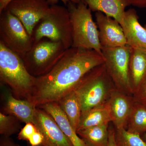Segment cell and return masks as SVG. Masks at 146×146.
Segmentation results:
<instances>
[{"label":"cell","instance_id":"cell-7","mask_svg":"<svg viewBox=\"0 0 146 146\" xmlns=\"http://www.w3.org/2000/svg\"><path fill=\"white\" fill-rule=\"evenodd\" d=\"M131 48L126 45L116 48H102V54L107 72L116 89L132 96L129 78V64Z\"/></svg>","mask_w":146,"mask_h":146},{"label":"cell","instance_id":"cell-12","mask_svg":"<svg viewBox=\"0 0 146 146\" xmlns=\"http://www.w3.org/2000/svg\"><path fill=\"white\" fill-rule=\"evenodd\" d=\"M95 18L102 48L126 46V40L122 27L117 21L101 12H96Z\"/></svg>","mask_w":146,"mask_h":146},{"label":"cell","instance_id":"cell-28","mask_svg":"<svg viewBox=\"0 0 146 146\" xmlns=\"http://www.w3.org/2000/svg\"><path fill=\"white\" fill-rule=\"evenodd\" d=\"M129 5L140 8H146V0H126Z\"/></svg>","mask_w":146,"mask_h":146},{"label":"cell","instance_id":"cell-3","mask_svg":"<svg viewBox=\"0 0 146 146\" xmlns=\"http://www.w3.org/2000/svg\"><path fill=\"white\" fill-rule=\"evenodd\" d=\"M115 89L104 64L91 70L74 90L81 104L82 115L94 108L105 104Z\"/></svg>","mask_w":146,"mask_h":146},{"label":"cell","instance_id":"cell-19","mask_svg":"<svg viewBox=\"0 0 146 146\" xmlns=\"http://www.w3.org/2000/svg\"><path fill=\"white\" fill-rule=\"evenodd\" d=\"M75 130L78 129L82 115L81 104L74 91L57 102Z\"/></svg>","mask_w":146,"mask_h":146},{"label":"cell","instance_id":"cell-21","mask_svg":"<svg viewBox=\"0 0 146 146\" xmlns=\"http://www.w3.org/2000/svg\"><path fill=\"white\" fill-rule=\"evenodd\" d=\"M126 129L141 135L146 133V109L145 107L134 102Z\"/></svg>","mask_w":146,"mask_h":146},{"label":"cell","instance_id":"cell-27","mask_svg":"<svg viewBox=\"0 0 146 146\" xmlns=\"http://www.w3.org/2000/svg\"><path fill=\"white\" fill-rule=\"evenodd\" d=\"M0 146H20L10 137L1 136L0 138Z\"/></svg>","mask_w":146,"mask_h":146},{"label":"cell","instance_id":"cell-8","mask_svg":"<svg viewBox=\"0 0 146 146\" xmlns=\"http://www.w3.org/2000/svg\"><path fill=\"white\" fill-rule=\"evenodd\" d=\"M0 42L21 57L34 44L21 21L6 10L0 13Z\"/></svg>","mask_w":146,"mask_h":146},{"label":"cell","instance_id":"cell-33","mask_svg":"<svg viewBox=\"0 0 146 146\" xmlns=\"http://www.w3.org/2000/svg\"><path fill=\"white\" fill-rule=\"evenodd\" d=\"M143 139L146 141V133H144L143 134Z\"/></svg>","mask_w":146,"mask_h":146},{"label":"cell","instance_id":"cell-18","mask_svg":"<svg viewBox=\"0 0 146 146\" xmlns=\"http://www.w3.org/2000/svg\"><path fill=\"white\" fill-rule=\"evenodd\" d=\"M111 122L109 107L107 104L94 108L82 115L80 123L77 131L92 127L109 124Z\"/></svg>","mask_w":146,"mask_h":146},{"label":"cell","instance_id":"cell-11","mask_svg":"<svg viewBox=\"0 0 146 146\" xmlns=\"http://www.w3.org/2000/svg\"><path fill=\"white\" fill-rule=\"evenodd\" d=\"M1 98L2 101L1 112L13 115L21 122L34 124L36 107L27 100L18 99L10 89L1 84Z\"/></svg>","mask_w":146,"mask_h":146},{"label":"cell","instance_id":"cell-26","mask_svg":"<svg viewBox=\"0 0 146 146\" xmlns=\"http://www.w3.org/2000/svg\"><path fill=\"white\" fill-rule=\"evenodd\" d=\"M44 141V136L38 129L28 142L31 146H39L42 145Z\"/></svg>","mask_w":146,"mask_h":146},{"label":"cell","instance_id":"cell-30","mask_svg":"<svg viewBox=\"0 0 146 146\" xmlns=\"http://www.w3.org/2000/svg\"><path fill=\"white\" fill-rule=\"evenodd\" d=\"M12 0H0V13L4 10L9 3Z\"/></svg>","mask_w":146,"mask_h":146},{"label":"cell","instance_id":"cell-10","mask_svg":"<svg viewBox=\"0 0 146 146\" xmlns=\"http://www.w3.org/2000/svg\"><path fill=\"white\" fill-rule=\"evenodd\" d=\"M34 124L44 137L42 146H74L52 117L36 107Z\"/></svg>","mask_w":146,"mask_h":146},{"label":"cell","instance_id":"cell-17","mask_svg":"<svg viewBox=\"0 0 146 146\" xmlns=\"http://www.w3.org/2000/svg\"><path fill=\"white\" fill-rule=\"evenodd\" d=\"M94 12H102L117 21L121 25L124 19L125 9L129 6L126 0H83Z\"/></svg>","mask_w":146,"mask_h":146},{"label":"cell","instance_id":"cell-1","mask_svg":"<svg viewBox=\"0 0 146 146\" xmlns=\"http://www.w3.org/2000/svg\"><path fill=\"white\" fill-rule=\"evenodd\" d=\"M104 63L102 55L94 50L71 47L50 72L36 78L30 102L36 107L59 102L74 90L87 73Z\"/></svg>","mask_w":146,"mask_h":146},{"label":"cell","instance_id":"cell-25","mask_svg":"<svg viewBox=\"0 0 146 146\" xmlns=\"http://www.w3.org/2000/svg\"><path fill=\"white\" fill-rule=\"evenodd\" d=\"M133 101L146 109V81L132 95Z\"/></svg>","mask_w":146,"mask_h":146},{"label":"cell","instance_id":"cell-4","mask_svg":"<svg viewBox=\"0 0 146 146\" xmlns=\"http://www.w3.org/2000/svg\"><path fill=\"white\" fill-rule=\"evenodd\" d=\"M31 36L34 43L47 38L61 43L66 49L72 47V24L68 8L57 4L50 6L35 25Z\"/></svg>","mask_w":146,"mask_h":146},{"label":"cell","instance_id":"cell-9","mask_svg":"<svg viewBox=\"0 0 146 146\" xmlns=\"http://www.w3.org/2000/svg\"><path fill=\"white\" fill-rule=\"evenodd\" d=\"M50 7L47 0H12L5 10L16 16L31 36L35 25Z\"/></svg>","mask_w":146,"mask_h":146},{"label":"cell","instance_id":"cell-2","mask_svg":"<svg viewBox=\"0 0 146 146\" xmlns=\"http://www.w3.org/2000/svg\"><path fill=\"white\" fill-rule=\"evenodd\" d=\"M36 78L27 70L21 56L0 42V80L18 99L30 101Z\"/></svg>","mask_w":146,"mask_h":146},{"label":"cell","instance_id":"cell-14","mask_svg":"<svg viewBox=\"0 0 146 146\" xmlns=\"http://www.w3.org/2000/svg\"><path fill=\"white\" fill-rule=\"evenodd\" d=\"M122 27L127 45L133 48L146 50V29L139 21L136 10L131 8L126 11Z\"/></svg>","mask_w":146,"mask_h":146},{"label":"cell","instance_id":"cell-23","mask_svg":"<svg viewBox=\"0 0 146 146\" xmlns=\"http://www.w3.org/2000/svg\"><path fill=\"white\" fill-rule=\"evenodd\" d=\"M21 122L13 115L0 112V134L1 136L10 137L20 131Z\"/></svg>","mask_w":146,"mask_h":146},{"label":"cell","instance_id":"cell-15","mask_svg":"<svg viewBox=\"0 0 146 146\" xmlns=\"http://www.w3.org/2000/svg\"><path fill=\"white\" fill-rule=\"evenodd\" d=\"M37 107L50 115L74 146H89L80 138L57 102L47 103Z\"/></svg>","mask_w":146,"mask_h":146},{"label":"cell","instance_id":"cell-5","mask_svg":"<svg viewBox=\"0 0 146 146\" xmlns=\"http://www.w3.org/2000/svg\"><path fill=\"white\" fill-rule=\"evenodd\" d=\"M67 6L72 24V47L94 50L102 55L98 29L91 9L83 0L78 4L70 1Z\"/></svg>","mask_w":146,"mask_h":146},{"label":"cell","instance_id":"cell-20","mask_svg":"<svg viewBox=\"0 0 146 146\" xmlns=\"http://www.w3.org/2000/svg\"><path fill=\"white\" fill-rule=\"evenodd\" d=\"M77 133L89 146H108L109 138V124L87 128Z\"/></svg>","mask_w":146,"mask_h":146},{"label":"cell","instance_id":"cell-6","mask_svg":"<svg viewBox=\"0 0 146 146\" xmlns=\"http://www.w3.org/2000/svg\"><path fill=\"white\" fill-rule=\"evenodd\" d=\"M67 50L61 43L44 38L34 43L21 58L30 74L38 77L50 72Z\"/></svg>","mask_w":146,"mask_h":146},{"label":"cell","instance_id":"cell-34","mask_svg":"<svg viewBox=\"0 0 146 146\" xmlns=\"http://www.w3.org/2000/svg\"><path fill=\"white\" fill-rule=\"evenodd\" d=\"M145 27V28L146 29V24H145V27Z\"/></svg>","mask_w":146,"mask_h":146},{"label":"cell","instance_id":"cell-35","mask_svg":"<svg viewBox=\"0 0 146 146\" xmlns=\"http://www.w3.org/2000/svg\"></svg>","mask_w":146,"mask_h":146},{"label":"cell","instance_id":"cell-13","mask_svg":"<svg viewBox=\"0 0 146 146\" xmlns=\"http://www.w3.org/2000/svg\"><path fill=\"white\" fill-rule=\"evenodd\" d=\"M134 103L132 96L116 88L112 91L106 104L110 111L111 122L115 129H126Z\"/></svg>","mask_w":146,"mask_h":146},{"label":"cell","instance_id":"cell-29","mask_svg":"<svg viewBox=\"0 0 146 146\" xmlns=\"http://www.w3.org/2000/svg\"><path fill=\"white\" fill-rule=\"evenodd\" d=\"M108 146H116L115 141V128H109V138Z\"/></svg>","mask_w":146,"mask_h":146},{"label":"cell","instance_id":"cell-24","mask_svg":"<svg viewBox=\"0 0 146 146\" xmlns=\"http://www.w3.org/2000/svg\"><path fill=\"white\" fill-rule=\"evenodd\" d=\"M37 130L38 129L34 124L33 123H26L18 133V139L28 142Z\"/></svg>","mask_w":146,"mask_h":146},{"label":"cell","instance_id":"cell-22","mask_svg":"<svg viewBox=\"0 0 146 146\" xmlns=\"http://www.w3.org/2000/svg\"><path fill=\"white\" fill-rule=\"evenodd\" d=\"M116 146H146V141L141 135L129 132L124 128H115Z\"/></svg>","mask_w":146,"mask_h":146},{"label":"cell","instance_id":"cell-32","mask_svg":"<svg viewBox=\"0 0 146 146\" xmlns=\"http://www.w3.org/2000/svg\"><path fill=\"white\" fill-rule=\"evenodd\" d=\"M82 0H70V1L75 4H78V3L80 2Z\"/></svg>","mask_w":146,"mask_h":146},{"label":"cell","instance_id":"cell-31","mask_svg":"<svg viewBox=\"0 0 146 146\" xmlns=\"http://www.w3.org/2000/svg\"><path fill=\"white\" fill-rule=\"evenodd\" d=\"M59 1V0H47L50 6L57 4ZM60 1H61L65 5L67 6L70 0H60Z\"/></svg>","mask_w":146,"mask_h":146},{"label":"cell","instance_id":"cell-16","mask_svg":"<svg viewBox=\"0 0 146 146\" xmlns=\"http://www.w3.org/2000/svg\"><path fill=\"white\" fill-rule=\"evenodd\" d=\"M129 78L133 94L146 81V50L131 48Z\"/></svg>","mask_w":146,"mask_h":146}]
</instances>
